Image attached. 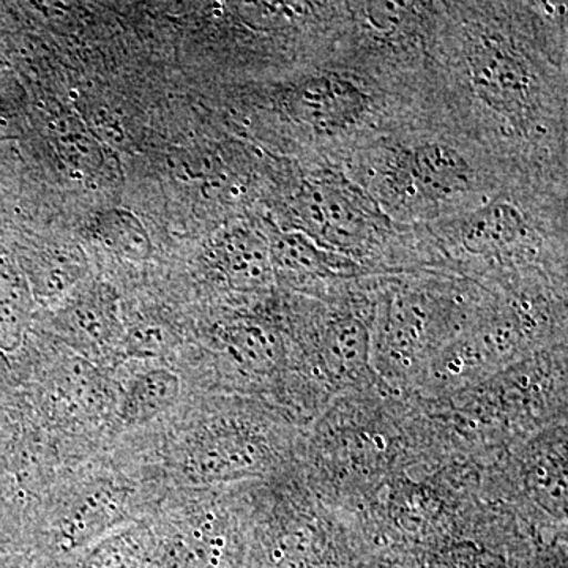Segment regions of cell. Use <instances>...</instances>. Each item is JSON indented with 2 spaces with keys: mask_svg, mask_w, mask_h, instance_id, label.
Here are the masks:
<instances>
[{
  "mask_svg": "<svg viewBox=\"0 0 568 568\" xmlns=\"http://www.w3.org/2000/svg\"><path fill=\"white\" fill-rule=\"evenodd\" d=\"M357 185L386 215L428 220L487 200V171L473 153L444 136L410 138L366 153Z\"/></svg>",
  "mask_w": 568,
  "mask_h": 568,
  "instance_id": "obj_1",
  "label": "cell"
},
{
  "mask_svg": "<svg viewBox=\"0 0 568 568\" xmlns=\"http://www.w3.org/2000/svg\"><path fill=\"white\" fill-rule=\"evenodd\" d=\"M462 80L495 125L508 136L536 140L547 134V123L560 112L552 110L548 81L540 62L525 44L481 22L466 28L463 39Z\"/></svg>",
  "mask_w": 568,
  "mask_h": 568,
  "instance_id": "obj_2",
  "label": "cell"
},
{
  "mask_svg": "<svg viewBox=\"0 0 568 568\" xmlns=\"http://www.w3.org/2000/svg\"><path fill=\"white\" fill-rule=\"evenodd\" d=\"M291 211L297 231L355 260L373 253L388 234L386 213L357 183L335 171L305 179L295 190Z\"/></svg>",
  "mask_w": 568,
  "mask_h": 568,
  "instance_id": "obj_3",
  "label": "cell"
},
{
  "mask_svg": "<svg viewBox=\"0 0 568 568\" xmlns=\"http://www.w3.org/2000/svg\"><path fill=\"white\" fill-rule=\"evenodd\" d=\"M282 106L287 118L320 145L368 133L384 110L381 93L361 71L335 67L298 78L283 92Z\"/></svg>",
  "mask_w": 568,
  "mask_h": 568,
  "instance_id": "obj_4",
  "label": "cell"
},
{
  "mask_svg": "<svg viewBox=\"0 0 568 568\" xmlns=\"http://www.w3.org/2000/svg\"><path fill=\"white\" fill-rule=\"evenodd\" d=\"M437 233L448 254L485 264L526 260L540 242L536 216L515 196H488L437 224Z\"/></svg>",
  "mask_w": 568,
  "mask_h": 568,
  "instance_id": "obj_5",
  "label": "cell"
},
{
  "mask_svg": "<svg viewBox=\"0 0 568 568\" xmlns=\"http://www.w3.org/2000/svg\"><path fill=\"white\" fill-rule=\"evenodd\" d=\"M268 459L264 437L244 425L219 422L193 433L179 458V473L193 485L254 476Z\"/></svg>",
  "mask_w": 568,
  "mask_h": 568,
  "instance_id": "obj_6",
  "label": "cell"
},
{
  "mask_svg": "<svg viewBox=\"0 0 568 568\" xmlns=\"http://www.w3.org/2000/svg\"><path fill=\"white\" fill-rule=\"evenodd\" d=\"M435 294L424 290H402L384 302L377 320V346L395 364L413 365L436 343L440 321L448 320Z\"/></svg>",
  "mask_w": 568,
  "mask_h": 568,
  "instance_id": "obj_7",
  "label": "cell"
},
{
  "mask_svg": "<svg viewBox=\"0 0 568 568\" xmlns=\"http://www.w3.org/2000/svg\"><path fill=\"white\" fill-rule=\"evenodd\" d=\"M59 325L71 345L80 349L106 353L122 346L118 295L104 284L73 293L59 313Z\"/></svg>",
  "mask_w": 568,
  "mask_h": 568,
  "instance_id": "obj_8",
  "label": "cell"
},
{
  "mask_svg": "<svg viewBox=\"0 0 568 568\" xmlns=\"http://www.w3.org/2000/svg\"><path fill=\"white\" fill-rule=\"evenodd\" d=\"M212 260L227 286L242 293L264 290L275 280L268 239L253 227L224 231L213 245Z\"/></svg>",
  "mask_w": 568,
  "mask_h": 568,
  "instance_id": "obj_9",
  "label": "cell"
},
{
  "mask_svg": "<svg viewBox=\"0 0 568 568\" xmlns=\"http://www.w3.org/2000/svg\"><path fill=\"white\" fill-rule=\"evenodd\" d=\"M268 245L275 278L291 286L351 275L358 268L351 257L324 248L297 230L274 235Z\"/></svg>",
  "mask_w": 568,
  "mask_h": 568,
  "instance_id": "obj_10",
  "label": "cell"
},
{
  "mask_svg": "<svg viewBox=\"0 0 568 568\" xmlns=\"http://www.w3.org/2000/svg\"><path fill=\"white\" fill-rule=\"evenodd\" d=\"M182 394V381L178 373L164 366H153L138 373L129 381L119 402L118 414L123 425L151 424L170 413Z\"/></svg>",
  "mask_w": 568,
  "mask_h": 568,
  "instance_id": "obj_11",
  "label": "cell"
},
{
  "mask_svg": "<svg viewBox=\"0 0 568 568\" xmlns=\"http://www.w3.org/2000/svg\"><path fill=\"white\" fill-rule=\"evenodd\" d=\"M159 541L155 526L126 525L61 568H155Z\"/></svg>",
  "mask_w": 568,
  "mask_h": 568,
  "instance_id": "obj_12",
  "label": "cell"
},
{
  "mask_svg": "<svg viewBox=\"0 0 568 568\" xmlns=\"http://www.w3.org/2000/svg\"><path fill=\"white\" fill-rule=\"evenodd\" d=\"M85 268L88 264L80 248L54 246L33 261L28 272L29 290L37 301L52 304L73 293L84 278Z\"/></svg>",
  "mask_w": 568,
  "mask_h": 568,
  "instance_id": "obj_13",
  "label": "cell"
},
{
  "mask_svg": "<svg viewBox=\"0 0 568 568\" xmlns=\"http://www.w3.org/2000/svg\"><path fill=\"white\" fill-rule=\"evenodd\" d=\"M224 351L242 372L267 375L282 358V342L272 328L254 321H237L220 335Z\"/></svg>",
  "mask_w": 568,
  "mask_h": 568,
  "instance_id": "obj_14",
  "label": "cell"
},
{
  "mask_svg": "<svg viewBox=\"0 0 568 568\" xmlns=\"http://www.w3.org/2000/svg\"><path fill=\"white\" fill-rule=\"evenodd\" d=\"M95 237L123 260L142 263L152 256V242L144 224L126 209H111L93 222Z\"/></svg>",
  "mask_w": 568,
  "mask_h": 568,
  "instance_id": "obj_15",
  "label": "cell"
},
{
  "mask_svg": "<svg viewBox=\"0 0 568 568\" xmlns=\"http://www.w3.org/2000/svg\"><path fill=\"white\" fill-rule=\"evenodd\" d=\"M321 351L328 365L349 369L362 368L369 351V335L364 323L353 316L335 317L321 338Z\"/></svg>",
  "mask_w": 568,
  "mask_h": 568,
  "instance_id": "obj_16",
  "label": "cell"
},
{
  "mask_svg": "<svg viewBox=\"0 0 568 568\" xmlns=\"http://www.w3.org/2000/svg\"><path fill=\"white\" fill-rule=\"evenodd\" d=\"M32 294L28 282L0 280V353L11 354L21 346L31 320Z\"/></svg>",
  "mask_w": 568,
  "mask_h": 568,
  "instance_id": "obj_17",
  "label": "cell"
},
{
  "mask_svg": "<svg viewBox=\"0 0 568 568\" xmlns=\"http://www.w3.org/2000/svg\"><path fill=\"white\" fill-rule=\"evenodd\" d=\"M59 149L65 160L77 168H95L100 163V149L85 136H67L59 142Z\"/></svg>",
  "mask_w": 568,
  "mask_h": 568,
  "instance_id": "obj_18",
  "label": "cell"
},
{
  "mask_svg": "<svg viewBox=\"0 0 568 568\" xmlns=\"http://www.w3.org/2000/svg\"><path fill=\"white\" fill-rule=\"evenodd\" d=\"M0 568H36L28 552L0 547Z\"/></svg>",
  "mask_w": 568,
  "mask_h": 568,
  "instance_id": "obj_19",
  "label": "cell"
}]
</instances>
